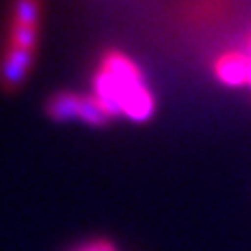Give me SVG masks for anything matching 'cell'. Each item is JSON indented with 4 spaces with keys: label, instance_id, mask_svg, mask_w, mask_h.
I'll return each mask as SVG.
<instances>
[{
    "label": "cell",
    "instance_id": "obj_2",
    "mask_svg": "<svg viewBox=\"0 0 251 251\" xmlns=\"http://www.w3.org/2000/svg\"><path fill=\"white\" fill-rule=\"evenodd\" d=\"M33 63H35V51L9 47L2 54V61H0V86L7 93H14L28 79V75L33 70Z\"/></svg>",
    "mask_w": 251,
    "mask_h": 251
},
{
    "label": "cell",
    "instance_id": "obj_7",
    "mask_svg": "<svg viewBox=\"0 0 251 251\" xmlns=\"http://www.w3.org/2000/svg\"><path fill=\"white\" fill-rule=\"evenodd\" d=\"M77 251H117V247L112 242H107V240H96V242L86 244V247H81Z\"/></svg>",
    "mask_w": 251,
    "mask_h": 251
},
{
    "label": "cell",
    "instance_id": "obj_5",
    "mask_svg": "<svg viewBox=\"0 0 251 251\" xmlns=\"http://www.w3.org/2000/svg\"><path fill=\"white\" fill-rule=\"evenodd\" d=\"M9 47L26 49V51H35V47H37V26H21V24H12V26H9Z\"/></svg>",
    "mask_w": 251,
    "mask_h": 251
},
{
    "label": "cell",
    "instance_id": "obj_3",
    "mask_svg": "<svg viewBox=\"0 0 251 251\" xmlns=\"http://www.w3.org/2000/svg\"><path fill=\"white\" fill-rule=\"evenodd\" d=\"M214 75L216 79L226 84V86H244V84H249L251 63L247 51H224L221 56H216Z\"/></svg>",
    "mask_w": 251,
    "mask_h": 251
},
{
    "label": "cell",
    "instance_id": "obj_4",
    "mask_svg": "<svg viewBox=\"0 0 251 251\" xmlns=\"http://www.w3.org/2000/svg\"><path fill=\"white\" fill-rule=\"evenodd\" d=\"M81 105H84V96L81 93H72V91H61L49 98L47 102V114L56 121H70V119H79Z\"/></svg>",
    "mask_w": 251,
    "mask_h": 251
},
{
    "label": "cell",
    "instance_id": "obj_1",
    "mask_svg": "<svg viewBox=\"0 0 251 251\" xmlns=\"http://www.w3.org/2000/svg\"><path fill=\"white\" fill-rule=\"evenodd\" d=\"M140 86H144L142 70L130 56L124 51H107L100 58L93 79V98L107 112L109 119L124 114V105Z\"/></svg>",
    "mask_w": 251,
    "mask_h": 251
},
{
    "label": "cell",
    "instance_id": "obj_6",
    "mask_svg": "<svg viewBox=\"0 0 251 251\" xmlns=\"http://www.w3.org/2000/svg\"><path fill=\"white\" fill-rule=\"evenodd\" d=\"M42 14V5L35 0H26V2H17L12 7V24H21V26H37Z\"/></svg>",
    "mask_w": 251,
    "mask_h": 251
}]
</instances>
